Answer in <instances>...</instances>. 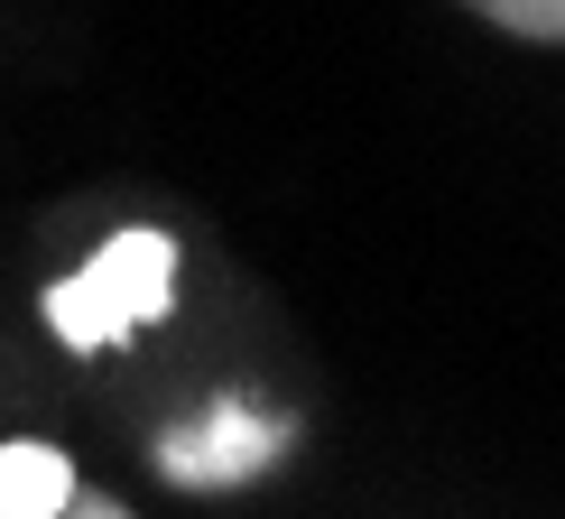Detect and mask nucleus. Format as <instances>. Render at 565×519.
<instances>
[{"label":"nucleus","instance_id":"1","mask_svg":"<svg viewBox=\"0 0 565 519\" xmlns=\"http://www.w3.org/2000/svg\"><path fill=\"white\" fill-rule=\"evenodd\" d=\"M168 297H177V242L168 232H121L65 288H46V325L65 335V352H111L139 325L168 316Z\"/></svg>","mask_w":565,"mask_h":519},{"label":"nucleus","instance_id":"2","mask_svg":"<svg viewBox=\"0 0 565 519\" xmlns=\"http://www.w3.org/2000/svg\"><path fill=\"white\" fill-rule=\"evenodd\" d=\"M288 445V417H260V409H214L204 427L185 436H158V474L168 483H195V491H232L250 474H269V455Z\"/></svg>","mask_w":565,"mask_h":519},{"label":"nucleus","instance_id":"3","mask_svg":"<svg viewBox=\"0 0 565 519\" xmlns=\"http://www.w3.org/2000/svg\"><path fill=\"white\" fill-rule=\"evenodd\" d=\"M75 491L84 483H75V464H65L56 445H38V436L0 445V519H56Z\"/></svg>","mask_w":565,"mask_h":519},{"label":"nucleus","instance_id":"4","mask_svg":"<svg viewBox=\"0 0 565 519\" xmlns=\"http://www.w3.org/2000/svg\"><path fill=\"white\" fill-rule=\"evenodd\" d=\"M473 19H491L501 38L520 46H565V0H463Z\"/></svg>","mask_w":565,"mask_h":519},{"label":"nucleus","instance_id":"5","mask_svg":"<svg viewBox=\"0 0 565 519\" xmlns=\"http://www.w3.org/2000/svg\"><path fill=\"white\" fill-rule=\"evenodd\" d=\"M56 519H130V510H121V501H111V491H75V501H65Z\"/></svg>","mask_w":565,"mask_h":519}]
</instances>
